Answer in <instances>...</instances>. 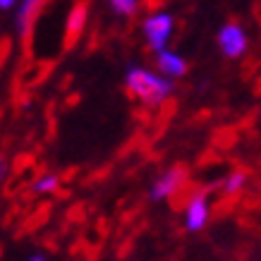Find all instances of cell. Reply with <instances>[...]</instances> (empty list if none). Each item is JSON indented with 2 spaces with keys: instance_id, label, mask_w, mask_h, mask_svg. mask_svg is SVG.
Returning a JSON list of instances; mask_svg holds the SVG:
<instances>
[{
  "instance_id": "9c48e42d",
  "label": "cell",
  "mask_w": 261,
  "mask_h": 261,
  "mask_svg": "<svg viewBox=\"0 0 261 261\" xmlns=\"http://www.w3.org/2000/svg\"><path fill=\"white\" fill-rule=\"evenodd\" d=\"M111 8H113V12H118V15H135L137 8H139V3H135V0H113Z\"/></svg>"
},
{
  "instance_id": "8992f818",
  "label": "cell",
  "mask_w": 261,
  "mask_h": 261,
  "mask_svg": "<svg viewBox=\"0 0 261 261\" xmlns=\"http://www.w3.org/2000/svg\"><path fill=\"white\" fill-rule=\"evenodd\" d=\"M156 63H159V70L166 74V77H182L185 72H187V63H185V58H180L177 53L173 50H161L159 56H156Z\"/></svg>"
},
{
  "instance_id": "5bb4252c",
  "label": "cell",
  "mask_w": 261,
  "mask_h": 261,
  "mask_svg": "<svg viewBox=\"0 0 261 261\" xmlns=\"http://www.w3.org/2000/svg\"><path fill=\"white\" fill-rule=\"evenodd\" d=\"M29 261H46V259H43L41 254H36V256H32V259H29Z\"/></svg>"
},
{
  "instance_id": "ba28073f",
  "label": "cell",
  "mask_w": 261,
  "mask_h": 261,
  "mask_svg": "<svg viewBox=\"0 0 261 261\" xmlns=\"http://www.w3.org/2000/svg\"><path fill=\"white\" fill-rule=\"evenodd\" d=\"M84 22H87V5H77V8L70 12V17H67V36H65V46L67 48L77 41Z\"/></svg>"
},
{
  "instance_id": "3957f363",
  "label": "cell",
  "mask_w": 261,
  "mask_h": 261,
  "mask_svg": "<svg viewBox=\"0 0 261 261\" xmlns=\"http://www.w3.org/2000/svg\"><path fill=\"white\" fill-rule=\"evenodd\" d=\"M218 43H221V50L228 58H240L247 50V34L240 24L230 22L218 32Z\"/></svg>"
},
{
  "instance_id": "5b68a950",
  "label": "cell",
  "mask_w": 261,
  "mask_h": 261,
  "mask_svg": "<svg viewBox=\"0 0 261 261\" xmlns=\"http://www.w3.org/2000/svg\"><path fill=\"white\" fill-rule=\"evenodd\" d=\"M206 221H208V201L204 194H194L187 204V211H185V225L190 232H197L206 225Z\"/></svg>"
},
{
  "instance_id": "4fadbf2b",
  "label": "cell",
  "mask_w": 261,
  "mask_h": 261,
  "mask_svg": "<svg viewBox=\"0 0 261 261\" xmlns=\"http://www.w3.org/2000/svg\"><path fill=\"white\" fill-rule=\"evenodd\" d=\"M0 8H3V10H10V8H12V3H10V0H3V3H0Z\"/></svg>"
},
{
  "instance_id": "277c9868",
  "label": "cell",
  "mask_w": 261,
  "mask_h": 261,
  "mask_svg": "<svg viewBox=\"0 0 261 261\" xmlns=\"http://www.w3.org/2000/svg\"><path fill=\"white\" fill-rule=\"evenodd\" d=\"M185 177H187V173H185L182 168H170L168 173H163L159 180L153 182V187H151V199H168V197H173L175 192L182 187Z\"/></svg>"
},
{
  "instance_id": "7a4b0ae2",
  "label": "cell",
  "mask_w": 261,
  "mask_h": 261,
  "mask_svg": "<svg viewBox=\"0 0 261 261\" xmlns=\"http://www.w3.org/2000/svg\"><path fill=\"white\" fill-rule=\"evenodd\" d=\"M173 27H175V19L170 12H153L144 19V36L149 41V46L161 53L166 50V43L173 34Z\"/></svg>"
},
{
  "instance_id": "8fae6325",
  "label": "cell",
  "mask_w": 261,
  "mask_h": 261,
  "mask_svg": "<svg viewBox=\"0 0 261 261\" xmlns=\"http://www.w3.org/2000/svg\"><path fill=\"white\" fill-rule=\"evenodd\" d=\"M245 180H247L245 173H232V175L228 177V182H225V194H235L238 190H242Z\"/></svg>"
},
{
  "instance_id": "30bf717a",
  "label": "cell",
  "mask_w": 261,
  "mask_h": 261,
  "mask_svg": "<svg viewBox=\"0 0 261 261\" xmlns=\"http://www.w3.org/2000/svg\"><path fill=\"white\" fill-rule=\"evenodd\" d=\"M34 190L39 192V194H46V192L58 190V177H56V175H43V177L34 185Z\"/></svg>"
},
{
  "instance_id": "52a82bcc",
  "label": "cell",
  "mask_w": 261,
  "mask_h": 261,
  "mask_svg": "<svg viewBox=\"0 0 261 261\" xmlns=\"http://www.w3.org/2000/svg\"><path fill=\"white\" fill-rule=\"evenodd\" d=\"M41 10V3H24L19 12H17V32L24 41H29V34L34 29V22H36V15Z\"/></svg>"
},
{
  "instance_id": "7c38bea8",
  "label": "cell",
  "mask_w": 261,
  "mask_h": 261,
  "mask_svg": "<svg viewBox=\"0 0 261 261\" xmlns=\"http://www.w3.org/2000/svg\"><path fill=\"white\" fill-rule=\"evenodd\" d=\"M8 177V161H5V156L0 153V182Z\"/></svg>"
},
{
  "instance_id": "6da1fadb",
  "label": "cell",
  "mask_w": 261,
  "mask_h": 261,
  "mask_svg": "<svg viewBox=\"0 0 261 261\" xmlns=\"http://www.w3.org/2000/svg\"><path fill=\"white\" fill-rule=\"evenodd\" d=\"M170 89H173V84L166 77H159V74L142 70V67L127 70V91L149 106H159L161 101H166Z\"/></svg>"
}]
</instances>
